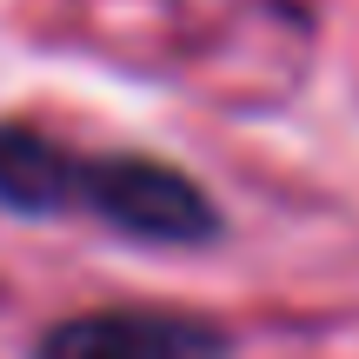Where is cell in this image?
Returning <instances> with one entry per match:
<instances>
[{"instance_id": "6da1fadb", "label": "cell", "mask_w": 359, "mask_h": 359, "mask_svg": "<svg viewBox=\"0 0 359 359\" xmlns=\"http://www.w3.org/2000/svg\"><path fill=\"white\" fill-rule=\"evenodd\" d=\"M0 213L87 219L167 253H200L226 233L213 193L187 167L133 147H80L40 120H0Z\"/></svg>"}, {"instance_id": "7a4b0ae2", "label": "cell", "mask_w": 359, "mask_h": 359, "mask_svg": "<svg viewBox=\"0 0 359 359\" xmlns=\"http://www.w3.org/2000/svg\"><path fill=\"white\" fill-rule=\"evenodd\" d=\"M27 359H233V333L193 306H80L40 326Z\"/></svg>"}]
</instances>
